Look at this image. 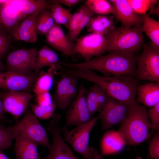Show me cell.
<instances>
[{"label":"cell","instance_id":"obj_1","mask_svg":"<svg viewBox=\"0 0 159 159\" xmlns=\"http://www.w3.org/2000/svg\"><path fill=\"white\" fill-rule=\"evenodd\" d=\"M67 73L96 84L110 97L130 105L135 101L138 81L130 76H100L85 68L73 69Z\"/></svg>","mask_w":159,"mask_h":159},{"label":"cell","instance_id":"obj_2","mask_svg":"<svg viewBox=\"0 0 159 159\" xmlns=\"http://www.w3.org/2000/svg\"><path fill=\"white\" fill-rule=\"evenodd\" d=\"M109 52L88 61L69 63L61 61L60 63L62 66L72 69L82 68L97 71L105 76H125L136 79V56L134 54L116 50Z\"/></svg>","mask_w":159,"mask_h":159},{"label":"cell","instance_id":"obj_3","mask_svg":"<svg viewBox=\"0 0 159 159\" xmlns=\"http://www.w3.org/2000/svg\"><path fill=\"white\" fill-rule=\"evenodd\" d=\"M152 130L146 107L135 101L129 106L127 115L117 132L129 144L136 146L149 139Z\"/></svg>","mask_w":159,"mask_h":159},{"label":"cell","instance_id":"obj_4","mask_svg":"<svg viewBox=\"0 0 159 159\" xmlns=\"http://www.w3.org/2000/svg\"><path fill=\"white\" fill-rule=\"evenodd\" d=\"M143 32L142 25L114 28L105 35L107 52L116 50L134 54L143 45Z\"/></svg>","mask_w":159,"mask_h":159},{"label":"cell","instance_id":"obj_5","mask_svg":"<svg viewBox=\"0 0 159 159\" xmlns=\"http://www.w3.org/2000/svg\"><path fill=\"white\" fill-rule=\"evenodd\" d=\"M97 119V117H93L89 122L70 131L64 127L61 130L64 135V140L84 159H92L93 157L95 149L89 146L90 134Z\"/></svg>","mask_w":159,"mask_h":159},{"label":"cell","instance_id":"obj_6","mask_svg":"<svg viewBox=\"0 0 159 159\" xmlns=\"http://www.w3.org/2000/svg\"><path fill=\"white\" fill-rule=\"evenodd\" d=\"M136 79L159 83V50L150 44L143 45V51L136 57Z\"/></svg>","mask_w":159,"mask_h":159},{"label":"cell","instance_id":"obj_7","mask_svg":"<svg viewBox=\"0 0 159 159\" xmlns=\"http://www.w3.org/2000/svg\"><path fill=\"white\" fill-rule=\"evenodd\" d=\"M11 126L15 137L18 135H23L38 145L48 148L50 147V145L46 130L30 109L28 108L23 117Z\"/></svg>","mask_w":159,"mask_h":159},{"label":"cell","instance_id":"obj_8","mask_svg":"<svg viewBox=\"0 0 159 159\" xmlns=\"http://www.w3.org/2000/svg\"><path fill=\"white\" fill-rule=\"evenodd\" d=\"M61 115L55 113L47 125V130L52 137V144L49 148V153L43 159H77L71 149L62 138L60 129Z\"/></svg>","mask_w":159,"mask_h":159},{"label":"cell","instance_id":"obj_9","mask_svg":"<svg viewBox=\"0 0 159 159\" xmlns=\"http://www.w3.org/2000/svg\"><path fill=\"white\" fill-rule=\"evenodd\" d=\"M87 90L83 84L80 86L77 95L68 108L66 122L64 127L78 126L91 120L92 117L86 100ZM67 108V109H68Z\"/></svg>","mask_w":159,"mask_h":159},{"label":"cell","instance_id":"obj_10","mask_svg":"<svg viewBox=\"0 0 159 159\" xmlns=\"http://www.w3.org/2000/svg\"><path fill=\"white\" fill-rule=\"evenodd\" d=\"M76 40L73 54H80L85 61L90 60L94 56L99 57L107 52L105 36L91 33Z\"/></svg>","mask_w":159,"mask_h":159},{"label":"cell","instance_id":"obj_11","mask_svg":"<svg viewBox=\"0 0 159 159\" xmlns=\"http://www.w3.org/2000/svg\"><path fill=\"white\" fill-rule=\"evenodd\" d=\"M33 97L30 93L22 91H9L0 93L5 112L11 114L16 122L26 112Z\"/></svg>","mask_w":159,"mask_h":159},{"label":"cell","instance_id":"obj_12","mask_svg":"<svg viewBox=\"0 0 159 159\" xmlns=\"http://www.w3.org/2000/svg\"><path fill=\"white\" fill-rule=\"evenodd\" d=\"M129 106L110 97L107 104L97 117L101 121L102 130H107L121 123L127 115Z\"/></svg>","mask_w":159,"mask_h":159},{"label":"cell","instance_id":"obj_13","mask_svg":"<svg viewBox=\"0 0 159 159\" xmlns=\"http://www.w3.org/2000/svg\"><path fill=\"white\" fill-rule=\"evenodd\" d=\"M37 52L35 48L20 49L11 52L6 57L7 71L24 75L32 74L33 70L31 63Z\"/></svg>","mask_w":159,"mask_h":159},{"label":"cell","instance_id":"obj_14","mask_svg":"<svg viewBox=\"0 0 159 159\" xmlns=\"http://www.w3.org/2000/svg\"><path fill=\"white\" fill-rule=\"evenodd\" d=\"M39 76L35 72L29 75L7 71L3 72L0 75V89L29 93Z\"/></svg>","mask_w":159,"mask_h":159},{"label":"cell","instance_id":"obj_15","mask_svg":"<svg viewBox=\"0 0 159 159\" xmlns=\"http://www.w3.org/2000/svg\"><path fill=\"white\" fill-rule=\"evenodd\" d=\"M13 0H3L0 4V30L13 36L21 21L26 17Z\"/></svg>","mask_w":159,"mask_h":159},{"label":"cell","instance_id":"obj_16","mask_svg":"<svg viewBox=\"0 0 159 159\" xmlns=\"http://www.w3.org/2000/svg\"><path fill=\"white\" fill-rule=\"evenodd\" d=\"M114 7L115 14V17L120 21L122 26L127 27L142 25L143 22L142 15L135 13L127 0H109Z\"/></svg>","mask_w":159,"mask_h":159},{"label":"cell","instance_id":"obj_17","mask_svg":"<svg viewBox=\"0 0 159 159\" xmlns=\"http://www.w3.org/2000/svg\"><path fill=\"white\" fill-rule=\"evenodd\" d=\"M44 35L48 43L63 55L73 54L74 44L68 39L59 24L55 23Z\"/></svg>","mask_w":159,"mask_h":159},{"label":"cell","instance_id":"obj_18","mask_svg":"<svg viewBox=\"0 0 159 159\" xmlns=\"http://www.w3.org/2000/svg\"><path fill=\"white\" fill-rule=\"evenodd\" d=\"M135 101L150 108L159 103V83L150 82L138 85Z\"/></svg>","mask_w":159,"mask_h":159},{"label":"cell","instance_id":"obj_19","mask_svg":"<svg viewBox=\"0 0 159 159\" xmlns=\"http://www.w3.org/2000/svg\"><path fill=\"white\" fill-rule=\"evenodd\" d=\"M14 139L15 159H41L36 142L23 135H17Z\"/></svg>","mask_w":159,"mask_h":159},{"label":"cell","instance_id":"obj_20","mask_svg":"<svg viewBox=\"0 0 159 159\" xmlns=\"http://www.w3.org/2000/svg\"><path fill=\"white\" fill-rule=\"evenodd\" d=\"M39 14L34 13L25 18L19 26L13 36L17 40L34 43L37 39L36 28L37 18Z\"/></svg>","mask_w":159,"mask_h":159},{"label":"cell","instance_id":"obj_21","mask_svg":"<svg viewBox=\"0 0 159 159\" xmlns=\"http://www.w3.org/2000/svg\"><path fill=\"white\" fill-rule=\"evenodd\" d=\"M112 15L94 16L86 26L88 32L105 36L115 28Z\"/></svg>","mask_w":159,"mask_h":159},{"label":"cell","instance_id":"obj_22","mask_svg":"<svg viewBox=\"0 0 159 159\" xmlns=\"http://www.w3.org/2000/svg\"><path fill=\"white\" fill-rule=\"evenodd\" d=\"M78 77L69 74L63 75L57 82L56 91L52 97L57 105L60 109L64 110V101L70 85L77 81Z\"/></svg>","mask_w":159,"mask_h":159},{"label":"cell","instance_id":"obj_23","mask_svg":"<svg viewBox=\"0 0 159 159\" xmlns=\"http://www.w3.org/2000/svg\"><path fill=\"white\" fill-rule=\"evenodd\" d=\"M18 9L25 16L34 14H40L45 10L48 9L51 4L45 0H13Z\"/></svg>","mask_w":159,"mask_h":159},{"label":"cell","instance_id":"obj_24","mask_svg":"<svg viewBox=\"0 0 159 159\" xmlns=\"http://www.w3.org/2000/svg\"><path fill=\"white\" fill-rule=\"evenodd\" d=\"M117 132H109L103 136L101 142V150L102 154L106 155L120 151L123 147L124 140Z\"/></svg>","mask_w":159,"mask_h":159},{"label":"cell","instance_id":"obj_25","mask_svg":"<svg viewBox=\"0 0 159 159\" xmlns=\"http://www.w3.org/2000/svg\"><path fill=\"white\" fill-rule=\"evenodd\" d=\"M142 30L150 40V44L159 50V22L150 17L146 14L142 15Z\"/></svg>","mask_w":159,"mask_h":159},{"label":"cell","instance_id":"obj_26","mask_svg":"<svg viewBox=\"0 0 159 159\" xmlns=\"http://www.w3.org/2000/svg\"><path fill=\"white\" fill-rule=\"evenodd\" d=\"M57 67H51L47 72L39 76L33 89L35 95L49 92L53 84L54 77L56 73Z\"/></svg>","mask_w":159,"mask_h":159},{"label":"cell","instance_id":"obj_27","mask_svg":"<svg viewBox=\"0 0 159 159\" xmlns=\"http://www.w3.org/2000/svg\"><path fill=\"white\" fill-rule=\"evenodd\" d=\"M84 4L95 14L101 15L111 14L115 16V9L109 1L106 0H87Z\"/></svg>","mask_w":159,"mask_h":159},{"label":"cell","instance_id":"obj_28","mask_svg":"<svg viewBox=\"0 0 159 159\" xmlns=\"http://www.w3.org/2000/svg\"><path fill=\"white\" fill-rule=\"evenodd\" d=\"M55 23L64 25L69 29L72 14L70 11L60 5L51 4L49 8Z\"/></svg>","mask_w":159,"mask_h":159},{"label":"cell","instance_id":"obj_29","mask_svg":"<svg viewBox=\"0 0 159 159\" xmlns=\"http://www.w3.org/2000/svg\"><path fill=\"white\" fill-rule=\"evenodd\" d=\"M55 21L50 11L46 10L37 16L36 22V28L37 33L46 34L54 25Z\"/></svg>","mask_w":159,"mask_h":159},{"label":"cell","instance_id":"obj_30","mask_svg":"<svg viewBox=\"0 0 159 159\" xmlns=\"http://www.w3.org/2000/svg\"><path fill=\"white\" fill-rule=\"evenodd\" d=\"M29 105L31 110L34 116L37 119L42 120H47L52 117L57 106L54 101L50 105L46 106L32 103H30Z\"/></svg>","mask_w":159,"mask_h":159},{"label":"cell","instance_id":"obj_31","mask_svg":"<svg viewBox=\"0 0 159 159\" xmlns=\"http://www.w3.org/2000/svg\"><path fill=\"white\" fill-rule=\"evenodd\" d=\"M88 8L85 4L81 6L73 14L71 20L68 32L66 35L68 39L71 42V38L77 29Z\"/></svg>","mask_w":159,"mask_h":159},{"label":"cell","instance_id":"obj_32","mask_svg":"<svg viewBox=\"0 0 159 159\" xmlns=\"http://www.w3.org/2000/svg\"><path fill=\"white\" fill-rule=\"evenodd\" d=\"M15 138L11 125L6 127L0 122V150L9 148Z\"/></svg>","mask_w":159,"mask_h":159},{"label":"cell","instance_id":"obj_33","mask_svg":"<svg viewBox=\"0 0 159 159\" xmlns=\"http://www.w3.org/2000/svg\"><path fill=\"white\" fill-rule=\"evenodd\" d=\"M98 86L94 84L87 90V103L88 108L92 116L97 112H99L97 99Z\"/></svg>","mask_w":159,"mask_h":159},{"label":"cell","instance_id":"obj_34","mask_svg":"<svg viewBox=\"0 0 159 159\" xmlns=\"http://www.w3.org/2000/svg\"><path fill=\"white\" fill-rule=\"evenodd\" d=\"M128 2L133 11L137 14L143 15L150 9V0H127Z\"/></svg>","mask_w":159,"mask_h":159},{"label":"cell","instance_id":"obj_35","mask_svg":"<svg viewBox=\"0 0 159 159\" xmlns=\"http://www.w3.org/2000/svg\"><path fill=\"white\" fill-rule=\"evenodd\" d=\"M50 49L47 46L42 47L40 50L38 51L36 56L32 62L31 67L37 74H38L42 69L41 66L42 63L46 57Z\"/></svg>","mask_w":159,"mask_h":159},{"label":"cell","instance_id":"obj_36","mask_svg":"<svg viewBox=\"0 0 159 159\" xmlns=\"http://www.w3.org/2000/svg\"><path fill=\"white\" fill-rule=\"evenodd\" d=\"M147 115L152 127V133L154 130L159 132V103L150 108Z\"/></svg>","mask_w":159,"mask_h":159},{"label":"cell","instance_id":"obj_37","mask_svg":"<svg viewBox=\"0 0 159 159\" xmlns=\"http://www.w3.org/2000/svg\"><path fill=\"white\" fill-rule=\"evenodd\" d=\"M10 37L6 31L0 30V60L5 55L10 49Z\"/></svg>","mask_w":159,"mask_h":159},{"label":"cell","instance_id":"obj_38","mask_svg":"<svg viewBox=\"0 0 159 159\" xmlns=\"http://www.w3.org/2000/svg\"><path fill=\"white\" fill-rule=\"evenodd\" d=\"M149 156L152 159H159V132H156L150 142L148 147Z\"/></svg>","mask_w":159,"mask_h":159},{"label":"cell","instance_id":"obj_39","mask_svg":"<svg viewBox=\"0 0 159 159\" xmlns=\"http://www.w3.org/2000/svg\"><path fill=\"white\" fill-rule=\"evenodd\" d=\"M95 14L88 9L85 14L80 23L78 27L73 35L71 40V42L73 43L76 40L82 30L87 26L92 18L94 16Z\"/></svg>","mask_w":159,"mask_h":159},{"label":"cell","instance_id":"obj_40","mask_svg":"<svg viewBox=\"0 0 159 159\" xmlns=\"http://www.w3.org/2000/svg\"><path fill=\"white\" fill-rule=\"evenodd\" d=\"M77 81H76L72 83L69 88L64 101V110L67 109L77 95Z\"/></svg>","mask_w":159,"mask_h":159},{"label":"cell","instance_id":"obj_41","mask_svg":"<svg viewBox=\"0 0 159 159\" xmlns=\"http://www.w3.org/2000/svg\"><path fill=\"white\" fill-rule=\"evenodd\" d=\"M110 97L102 89L98 86L97 99L100 112L106 105Z\"/></svg>","mask_w":159,"mask_h":159},{"label":"cell","instance_id":"obj_42","mask_svg":"<svg viewBox=\"0 0 159 159\" xmlns=\"http://www.w3.org/2000/svg\"><path fill=\"white\" fill-rule=\"evenodd\" d=\"M37 105L42 106L50 105L53 101L49 92H42L36 95Z\"/></svg>","mask_w":159,"mask_h":159},{"label":"cell","instance_id":"obj_43","mask_svg":"<svg viewBox=\"0 0 159 159\" xmlns=\"http://www.w3.org/2000/svg\"><path fill=\"white\" fill-rule=\"evenodd\" d=\"M82 1L81 0H51L47 1L50 4H61L71 7L77 5Z\"/></svg>","mask_w":159,"mask_h":159},{"label":"cell","instance_id":"obj_44","mask_svg":"<svg viewBox=\"0 0 159 159\" xmlns=\"http://www.w3.org/2000/svg\"><path fill=\"white\" fill-rule=\"evenodd\" d=\"M5 113L3 102L0 98V122H11V120L8 119L4 116Z\"/></svg>","mask_w":159,"mask_h":159},{"label":"cell","instance_id":"obj_45","mask_svg":"<svg viewBox=\"0 0 159 159\" xmlns=\"http://www.w3.org/2000/svg\"><path fill=\"white\" fill-rule=\"evenodd\" d=\"M77 159H80L77 158ZM92 159H104L102 156L99 153L98 150L95 149L93 157Z\"/></svg>","mask_w":159,"mask_h":159},{"label":"cell","instance_id":"obj_46","mask_svg":"<svg viewBox=\"0 0 159 159\" xmlns=\"http://www.w3.org/2000/svg\"><path fill=\"white\" fill-rule=\"evenodd\" d=\"M0 159H10L4 154L3 150H0Z\"/></svg>","mask_w":159,"mask_h":159},{"label":"cell","instance_id":"obj_47","mask_svg":"<svg viewBox=\"0 0 159 159\" xmlns=\"http://www.w3.org/2000/svg\"><path fill=\"white\" fill-rule=\"evenodd\" d=\"M4 68L3 64L1 60H0V75L3 72V71L4 70Z\"/></svg>","mask_w":159,"mask_h":159},{"label":"cell","instance_id":"obj_48","mask_svg":"<svg viewBox=\"0 0 159 159\" xmlns=\"http://www.w3.org/2000/svg\"><path fill=\"white\" fill-rule=\"evenodd\" d=\"M135 159H143L140 156H137Z\"/></svg>","mask_w":159,"mask_h":159},{"label":"cell","instance_id":"obj_49","mask_svg":"<svg viewBox=\"0 0 159 159\" xmlns=\"http://www.w3.org/2000/svg\"><path fill=\"white\" fill-rule=\"evenodd\" d=\"M3 0H0V4L3 2Z\"/></svg>","mask_w":159,"mask_h":159}]
</instances>
